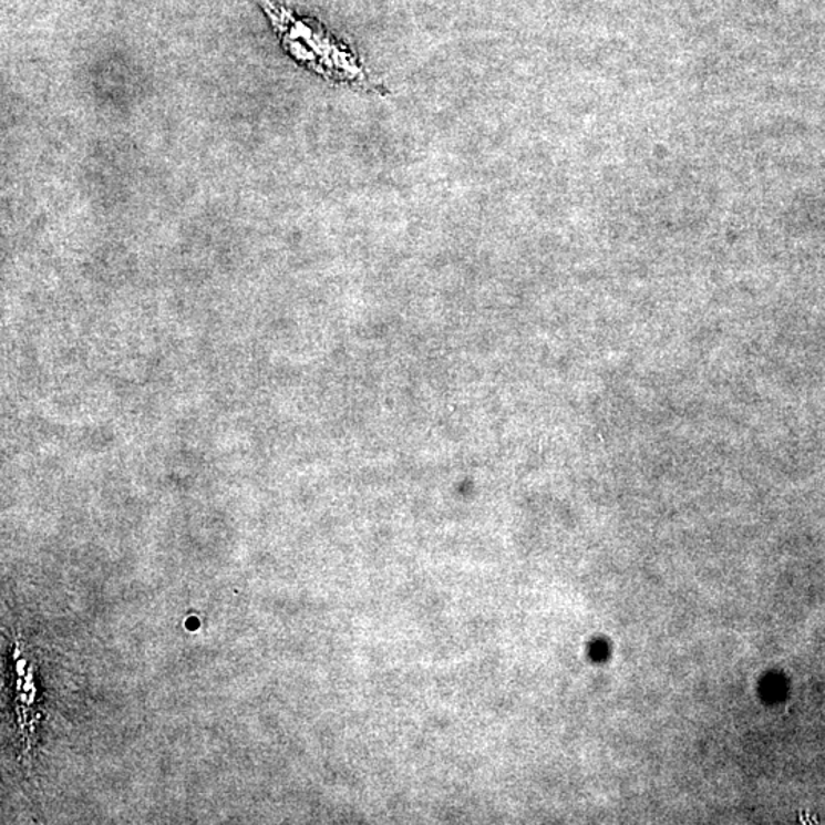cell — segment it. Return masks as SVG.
<instances>
[{
  "instance_id": "obj_1",
  "label": "cell",
  "mask_w": 825,
  "mask_h": 825,
  "mask_svg": "<svg viewBox=\"0 0 825 825\" xmlns=\"http://www.w3.org/2000/svg\"><path fill=\"white\" fill-rule=\"evenodd\" d=\"M289 58L326 82L352 90L385 94L364 60L348 42L317 20L300 18L280 0H257Z\"/></svg>"
}]
</instances>
